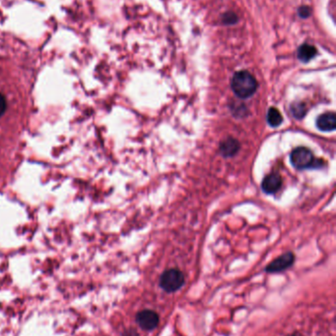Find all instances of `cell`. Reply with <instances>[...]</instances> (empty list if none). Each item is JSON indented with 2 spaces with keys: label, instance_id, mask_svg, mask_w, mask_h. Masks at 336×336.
I'll use <instances>...</instances> for the list:
<instances>
[{
  "label": "cell",
  "instance_id": "obj_1",
  "mask_svg": "<svg viewBox=\"0 0 336 336\" xmlns=\"http://www.w3.org/2000/svg\"><path fill=\"white\" fill-rule=\"evenodd\" d=\"M231 87L237 97L241 99H248L257 92L258 82L249 72L239 71L234 75Z\"/></svg>",
  "mask_w": 336,
  "mask_h": 336
},
{
  "label": "cell",
  "instance_id": "obj_2",
  "mask_svg": "<svg viewBox=\"0 0 336 336\" xmlns=\"http://www.w3.org/2000/svg\"><path fill=\"white\" fill-rule=\"evenodd\" d=\"M184 284V275L181 271L172 268L164 272L160 277V287L168 292L173 293L181 289Z\"/></svg>",
  "mask_w": 336,
  "mask_h": 336
},
{
  "label": "cell",
  "instance_id": "obj_3",
  "mask_svg": "<svg viewBox=\"0 0 336 336\" xmlns=\"http://www.w3.org/2000/svg\"><path fill=\"white\" fill-rule=\"evenodd\" d=\"M290 161L292 165L300 170L310 168L314 166L317 162L311 150L305 147H299L294 149L290 155Z\"/></svg>",
  "mask_w": 336,
  "mask_h": 336
},
{
  "label": "cell",
  "instance_id": "obj_4",
  "mask_svg": "<svg viewBox=\"0 0 336 336\" xmlns=\"http://www.w3.org/2000/svg\"><path fill=\"white\" fill-rule=\"evenodd\" d=\"M295 261V256L293 253H285L284 255L278 257L274 261H271L265 268L266 273L269 274H278L284 272L291 267Z\"/></svg>",
  "mask_w": 336,
  "mask_h": 336
},
{
  "label": "cell",
  "instance_id": "obj_5",
  "mask_svg": "<svg viewBox=\"0 0 336 336\" xmlns=\"http://www.w3.org/2000/svg\"><path fill=\"white\" fill-rule=\"evenodd\" d=\"M160 322V318L156 311L152 310H143L139 311L136 316V323L147 331L155 329Z\"/></svg>",
  "mask_w": 336,
  "mask_h": 336
},
{
  "label": "cell",
  "instance_id": "obj_6",
  "mask_svg": "<svg viewBox=\"0 0 336 336\" xmlns=\"http://www.w3.org/2000/svg\"><path fill=\"white\" fill-rule=\"evenodd\" d=\"M282 185V178L278 173H270L264 177L261 183L262 191L266 194L276 193Z\"/></svg>",
  "mask_w": 336,
  "mask_h": 336
},
{
  "label": "cell",
  "instance_id": "obj_7",
  "mask_svg": "<svg viewBox=\"0 0 336 336\" xmlns=\"http://www.w3.org/2000/svg\"><path fill=\"white\" fill-rule=\"evenodd\" d=\"M317 126L320 130L328 132L333 131L336 127V116L332 112H326L319 116L317 119Z\"/></svg>",
  "mask_w": 336,
  "mask_h": 336
},
{
  "label": "cell",
  "instance_id": "obj_8",
  "mask_svg": "<svg viewBox=\"0 0 336 336\" xmlns=\"http://www.w3.org/2000/svg\"><path fill=\"white\" fill-rule=\"evenodd\" d=\"M239 149H240V143L233 138L225 139L220 145V150L222 154L226 158L233 156L239 151Z\"/></svg>",
  "mask_w": 336,
  "mask_h": 336
},
{
  "label": "cell",
  "instance_id": "obj_9",
  "mask_svg": "<svg viewBox=\"0 0 336 336\" xmlns=\"http://www.w3.org/2000/svg\"><path fill=\"white\" fill-rule=\"evenodd\" d=\"M317 54V50L310 44H303L298 51V57L303 62H308Z\"/></svg>",
  "mask_w": 336,
  "mask_h": 336
},
{
  "label": "cell",
  "instance_id": "obj_10",
  "mask_svg": "<svg viewBox=\"0 0 336 336\" xmlns=\"http://www.w3.org/2000/svg\"><path fill=\"white\" fill-rule=\"evenodd\" d=\"M266 118H267L268 124L270 125L271 127H278V126L281 125L282 121H283V117H282L281 113L275 107L269 108V110L267 112Z\"/></svg>",
  "mask_w": 336,
  "mask_h": 336
},
{
  "label": "cell",
  "instance_id": "obj_11",
  "mask_svg": "<svg viewBox=\"0 0 336 336\" xmlns=\"http://www.w3.org/2000/svg\"><path fill=\"white\" fill-rule=\"evenodd\" d=\"M291 111L294 117H296L298 119H302L307 112L306 104L303 102H295L291 106Z\"/></svg>",
  "mask_w": 336,
  "mask_h": 336
},
{
  "label": "cell",
  "instance_id": "obj_12",
  "mask_svg": "<svg viewBox=\"0 0 336 336\" xmlns=\"http://www.w3.org/2000/svg\"><path fill=\"white\" fill-rule=\"evenodd\" d=\"M6 108H7L6 99L2 94H0V116L4 114V112L6 111Z\"/></svg>",
  "mask_w": 336,
  "mask_h": 336
},
{
  "label": "cell",
  "instance_id": "obj_13",
  "mask_svg": "<svg viewBox=\"0 0 336 336\" xmlns=\"http://www.w3.org/2000/svg\"><path fill=\"white\" fill-rule=\"evenodd\" d=\"M310 9L308 7H303L301 10H300V15L302 17H308L310 15Z\"/></svg>",
  "mask_w": 336,
  "mask_h": 336
},
{
  "label": "cell",
  "instance_id": "obj_14",
  "mask_svg": "<svg viewBox=\"0 0 336 336\" xmlns=\"http://www.w3.org/2000/svg\"><path fill=\"white\" fill-rule=\"evenodd\" d=\"M288 336H303L301 333H299V332H294V333H292V334H290V335Z\"/></svg>",
  "mask_w": 336,
  "mask_h": 336
}]
</instances>
